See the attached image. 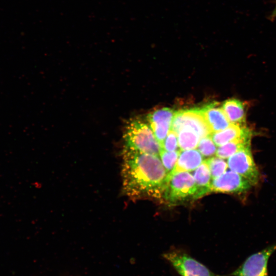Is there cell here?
Listing matches in <instances>:
<instances>
[{
  "label": "cell",
  "mask_w": 276,
  "mask_h": 276,
  "mask_svg": "<svg viewBox=\"0 0 276 276\" xmlns=\"http://www.w3.org/2000/svg\"><path fill=\"white\" fill-rule=\"evenodd\" d=\"M122 159L124 193L133 200H163L168 173L159 156L124 147Z\"/></svg>",
  "instance_id": "cell-1"
},
{
  "label": "cell",
  "mask_w": 276,
  "mask_h": 276,
  "mask_svg": "<svg viewBox=\"0 0 276 276\" xmlns=\"http://www.w3.org/2000/svg\"><path fill=\"white\" fill-rule=\"evenodd\" d=\"M123 138L124 147L159 156L161 147L149 124L139 118L126 123Z\"/></svg>",
  "instance_id": "cell-2"
},
{
  "label": "cell",
  "mask_w": 276,
  "mask_h": 276,
  "mask_svg": "<svg viewBox=\"0 0 276 276\" xmlns=\"http://www.w3.org/2000/svg\"><path fill=\"white\" fill-rule=\"evenodd\" d=\"M197 193L193 175L189 172H179L168 175L163 200L174 205L197 199Z\"/></svg>",
  "instance_id": "cell-3"
},
{
  "label": "cell",
  "mask_w": 276,
  "mask_h": 276,
  "mask_svg": "<svg viewBox=\"0 0 276 276\" xmlns=\"http://www.w3.org/2000/svg\"><path fill=\"white\" fill-rule=\"evenodd\" d=\"M180 276H223L213 272L185 250L173 248L162 255Z\"/></svg>",
  "instance_id": "cell-4"
},
{
  "label": "cell",
  "mask_w": 276,
  "mask_h": 276,
  "mask_svg": "<svg viewBox=\"0 0 276 276\" xmlns=\"http://www.w3.org/2000/svg\"><path fill=\"white\" fill-rule=\"evenodd\" d=\"M276 250V243L254 253L235 270L223 276H269L268 261Z\"/></svg>",
  "instance_id": "cell-5"
},
{
  "label": "cell",
  "mask_w": 276,
  "mask_h": 276,
  "mask_svg": "<svg viewBox=\"0 0 276 276\" xmlns=\"http://www.w3.org/2000/svg\"><path fill=\"white\" fill-rule=\"evenodd\" d=\"M181 129L193 131L200 139L210 135L212 133L199 108L175 112L171 130L177 133Z\"/></svg>",
  "instance_id": "cell-6"
},
{
  "label": "cell",
  "mask_w": 276,
  "mask_h": 276,
  "mask_svg": "<svg viewBox=\"0 0 276 276\" xmlns=\"http://www.w3.org/2000/svg\"><path fill=\"white\" fill-rule=\"evenodd\" d=\"M227 159L231 170L246 179L253 186L259 183L261 174L254 161L251 145L240 150Z\"/></svg>",
  "instance_id": "cell-7"
},
{
  "label": "cell",
  "mask_w": 276,
  "mask_h": 276,
  "mask_svg": "<svg viewBox=\"0 0 276 276\" xmlns=\"http://www.w3.org/2000/svg\"><path fill=\"white\" fill-rule=\"evenodd\" d=\"M252 187L246 179L230 170L212 180L211 192L240 195L248 192Z\"/></svg>",
  "instance_id": "cell-8"
},
{
  "label": "cell",
  "mask_w": 276,
  "mask_h": 276,
  "mask_svg": "<svg viewBox=\"0 0 276 276\" xmlns=\"http://www.w3.org/2000/svg\"><path fill=\"white\" fill-rule=\"evenodd\" d=\"M175 112L171 108L164 107L152 111L147 116L148 124L161 148L171 128Z\"/></svg>",
  "instance_id": "cell-9"
},
{
  "label": "cell",
  "mask_w": 276,
  "mask_h": 276,
  "mask_svg": "<svg viewBox=\"0 0 276 276\" xmlns=\"http://www.w3.org/2000/svg\"><path fill=\"white\" fill-rule=\"evenodd\" d=\"M199 108L212 133L222 130L231 124L218 102H211Z\"/></svg>",
  "instance_id": "cell-10"
},
{
  "label": "cell",
  "mask_w": 276,
  "mask_h": 276,
  "mask_svg": "<svg viewBox=\"0 0 276 276\" xmlns=\"http://www.w3.org/2000/svg\"><path fill=\"white\" fill-rule=\"evenodd\" d=\"M212 140L218 147L231 141L244 137H251L252 131L245 124L231 123L225 129L210 135Z\"/></svg>",
  "instance_id": "cell-11"
},
{
  "label": "cell",
  "mask_w": 276,
  "mask_h": 276,
  "mask_svg": "<svg viewBox=\"0 0 276 276\" xmlns=\"http://www.w3.org/2000/svg\"><path fill=\"white\" fill-rule=\"evenodd\" d=\"M203 162L202 155L198 150L194 149L180 150L174 169L170 174L179 172L192 171Z\"/></svg>",
  "instance_id": "cell-12"
},
{
  "label": "cell",
  "mask_w": 276,
  "mask_h": 276,
  "mask_svg": "<svg viewBox=\"0 0 276 276\" xmlns=\"http://www.w3.org/2000/svg\"><path fill=\"white\" fill-rule=\"evenodd\" d=\"M221 108L231 123L244 124L246 122V109L244 103L236 98L223 102Z\"/></svg>",
  "instance_id": "cell-13"
},
{
  "label": "cell",
  "mask_w": 276,
  "mask_h": 276,
  "mask_svg": "<svg viewBox=\"0 0 276 276\" xmlns=\"http://www.w3.org/2000/svg\"><path fill=\"white\" fill-rule=\"evenodd\" d=\"M193 177L197 190V199L211 192L212 177L209 166L205 160L195 170Z\"/></svg>",
  "instance_id": "cell-14"
},
{
  "label": "cell",
  "mask_w": 276,
  "mask_h": 276,
  "mask_svg": "<svg viewBox=\"0 0 276 276\" xmlns=\"http://www.w3.org/2000/svg\"><path fill=\"white\" fill-rule=\"evenodd\" d=\"M251 137H244L219 146L217 149L216 156L224 159H227L240 150L251 145Z\"/></svg>",
  "instance_id": "cell-15"
},
{
  "label": "cell",
  "mask_w": 276,
  "mask_h": 276,
  "mask_svg": "<svg viewBox=\"0 0 276 276\" xmlns=\"http://www.w3.org/2000/svg\"><path fill=\"white\" fill-rule=\"evenodd\" d=\"M177 134L180 150L194 149L197 147L200 138L195 132L189 129H181Z\"/></svg>",
  "instance_id": "cell-16"
},
{
  "label": "cell",
  "mask_w": 276,
  "mask_h": 276,
  "mask_svg": "<svg viewBox=\"0 0 276 276\" xmlns=\"http://www.w3.org/2000/svg\"><path fill=\"white\" fill-rule=\"evenodd\" d=\"M205 161L209 166L212 179L221 176L228 168L227 162L217 156L209 158Z\"/></svg>",
  "instance_id": "cell-17"
},
{
  "label": "cell",
  "mask_w": 276,
  "mask_h": 276,
  "mask_svg": "<svg viewBox=\"0 0 276 276\" xmlns=\"http://www.w3.org/2000/svg\"><path fill=\"white\" fill-rule=\"evenodd\" d=\"M180 151V150L175 151H167L161 149L159 152V157L168 175L173 171Z\"/></svg>",
  "instance_id": "cell-18"
},
{
  "label": "cell",
  "mask_w": 276,
  "mask_h": 276,
  "mask_svg": "<svg viewBox=\"0 0 276 276\" xmlns=\"http://www.w3.org/2000/svg\"><path fill=\"white\" fill-rule=\"evenodd\" d=\"M216 146L211 135H209L200 139L197 148L202 155L210 157L216 154Z\"/></svg>",
  "instance_id": "cell-19"
},
{
  "label": "cell",
  "mask_w": 276,
  "mask_h": 276,
  "mask_svg": "<svg viewBox=\"0 0 276 276\" xmlns=\"http://www.w3.org/2000/svg\"><path fill=\"white\" fill-rule=\"evenodd\" d=\"M178 148L177 134L171 129L169 131L161 149L167 151H175L179 150Z\"/></svg>",
  "instance_id": "cell-20"
},
{
  "label": "cell",
  "mask_w": 276,
  "mask_h": 276,
  "mask_svg": "<svg viewBox=\"0 0 276 276\" xmlns=\"http://www.w3.org/2000/svg\"><path fill=\"white\" fill-rule=\"evenodd\" d=\"M275 18H276V3H275V5L274 9H273V10L272 11V12H271V13L269 14V15L268 17V19L271 21H273Z\"/></svg>",
  "instance_id": "cell-21"
}]
</instances>
